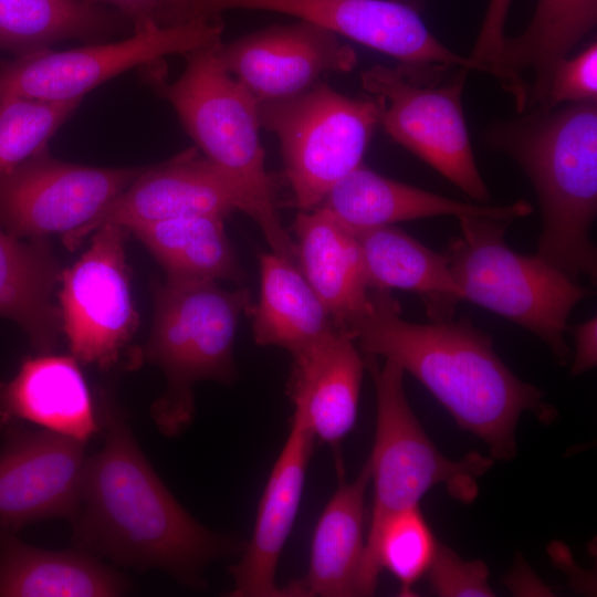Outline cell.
I'll use <instances>...</instances> for the list:
<instances>
[{
    "instance_id": "cell-1",
    "label": "cell",
    "mask_w": 597,
    "mask_h": 597,
    "mask_svg": "<svg viewBox=\"0 0 597 597\" xmlns=\"http://www.w3.org/2000/svg\"><path fill=\"white\" fill-rule=\"evenodd\" d=\"M364 355L384 357L417 378L457 425L481 439L493 460H512L521 415L545 425L557 410L499 357L492 338L467 317L412 323L391 291L369 289L363 312L344 332Z\"/></svg>"
},
{
    "instance_id": "cell-10",
    "label": "cell",
    "mask_w": 597,
    "mask_h": 597,
    "mask_svg": "<svg viewBox=\"0 0 597 597\" xmlns=\"http://www.w3.org/2000/svg\"><path fill=\"white\" fill-rule=\"evenodd\" d=\"M222 31L219 17L174 27L149 22L119 41L14 56L0 62V100H82L93 88L133 67L156 66L168 55L185 56L221 41Z\"/></svg>"
},
{
    "instance_id": "cell-3",
    "label": "cell",
    "mask_w": 597,
    "mask_h": 597,
    "mask_svg": "<svg viewBox=\"0 0 597 597\" xmlns=\"http://www.w3.org/2000/svg\"><path fill=\"white\" fill-rule=\"evenodd\" d=\"M488 139L530 178L541 208L537 255L573 281L597 275L590 229L597 213V106L534 108L495 126Z\"/></svg>"
},
{
    "instance_id": "cell-4",
    "label": "cell",
    "mask_w": 597,
    "mask_h": 597,
    "mask_svg": "<svg viewBox=\"0 0 597 597\" xmlns=\"http://www.w3.org/2000/svg\"><path fill=\"white\" fill-rule=\"evenodd\" d=\"M221 42L186 54L176 81L168 83L150 69L148 82L174 107L198 150L247 195L252 220L272 252L296 262V244L281 222L274 181L265 168L259 103L221 64Z\"/></svg>"
},
{
    "instance_id": "cell-31",
    "label": "cell",
    "mask_w": 597,
    "mask_h": 597,
    "mask_svg": "<svg viewBox=\"0 0 597 597\" xmlns=\"http://www.w3.org/2000/svg\"><path fill=\"white\" fill-rule=\"evenodd\" d=\"M81 102L24 97L0 100V174L48 147L49 140Z\"/></svg>"
},
{
    "instance_id": "cell-25",
    "label": "cell",
    "mask_w": 597,
    "mask_h": 597,
    "mask_svg": "<svg viewBox=\"0 0 597 597\" xmlns=\"http://www.w3.org/2000/svg\"><path fill=\"white\" fill-rule=\"evenodd\" d=\"M259 264L260 295L250 313L258 345L284 348L294 358L338 332L296 262L271 251L260 254Z\"/></svg>"
},
{
    "instance_id": "cell-28",
    "label": "cell",
    "mask_w": 597,
    "mask_h": 597,
    "mask_svg": "<svg viewBox=\"0 0 597 597\" xmlns=\"http://www.w3.org/2000/svg\"><path fill=\"white\" fill-rule=\"evenodd\" d=\"M133 32L119 11L86 0H0V51L14 56L67 40L102 43Z\"/></svg>"
},
{
    "instance_id": "cell-2",
    "label": "cell",
    "mask_w": 597,
    "mask_h": 597,
    "mask_svg": "<svg viewBox=\"0 0 597 597\" xmlns=\"http://www.w3.org/2000/svg\"><path fill=\"white\" fill-rule=\"evenodd\" d=\"M105 443L86 460L74 541L92 555L135 568H159L195 588L216 559L245 543L202 526L172 496L139 449L126 416L100 396Z\"/></svg>"
},
{
    "instance_id": "cell-24",
    "label": "cell",
    "mask_w": 597,
    "mask_h": 597,
    "mask_svg": "<svg viewBox=\"0 0 597 597\" xmlns=\"http://www.w3.org/2000/svg\"><path fill=\"white\" fill-rule=\"evenodd\" d=\"M350 230L362 254L369 289H396L417 294L431 321L454 317L463 294L444 253L431 250L391 224Z\"/></svg>"
},
{
    "instance_id": "cell-13",
    "label": "cell",
    "mask_w": 597,
    "mask_h": 597,
    "mask_svg": "<svg viewBox=\"0 0 597 597\" xmlns=\"http://www.w3.org/2000/svg\"><path fill=\"white\" fill-rule=\"evenodd\" d=\"M145 167L85 166L45 147L0 174V224L19 239L65 235L94 219Z\"/></svg>"
},
{
    "instance_id": "cell-29",
    "label": "cell",
    "mask_w": 597,
    "mask_h": 597,
    "mask_svg": "<svg viewBox=\"0 0 597 597\" xmlns=\"http://www.w3.org/2000/svg\"><path fill=\"white\" fill-rule=\"evenodd\" d=\"M222 217L192 216L137 222L125 227L166 272V279L192 282L247 280Z\"/></svg>"
},
{
    "instance_id": "cell-27",
    "label": "cell",
    "mask_w": 597,
    "mask_h": 597,
    "mask_svg": "<svg viewBox=\"0 0 597 597\" xmlns=\"http://www.w3.org/2000/svg\"><path fill=\"white\" fill-rule=\"evenodd\" d=\"M127 583L85 551H49L0 531V597H106Z\"/></svg>"
},
{
    "instance_id": "cell-35",
    "label": "cell",
    "mask_w": 597,
    "mask_h": 597,
    "mask_svg": "<svg viewBox=\"0 0 597 597\" xmlns=\"http://www.w3.org/2000/svg\"><path fill=\"white\" fill-rule=\"evenodd\" d=\"M572 333L575 338V356L570 375L578 376L590 370L597 364V317L594 315L574 326Z\"/></svg>"
},
{
    "instance_id": "cell-5",
    "label": "cell",
    "mask_w": 597,
    "mask_h": 597,
    "mask_svg": "<svg viewBox=\"0 0 597 597\" xmlns=\"http://www.w3.org/2000/svg\"><path fill=\"white\" fill-rule=\"evenodd\" d=\"M253 305L249 289L227 290L216 282L166 279L154 287L153 325L139 360L155 364L166 378V390L150 409L161 433L175 437L191 423L197 383L235 380L238 324Z\"/></svg>"
},
{
    "instance_id": "cell-33",
    "label": "cell",
    "mask_w": 597,
    "mask_h": 597,
    "mask_svg": "<svg viewBox=\"0 0 597 597\" xmlns=\"http://www.w3.org/2000/svg\"><path fill=\"white\" fill-rule=\"evenodd\" d=\"M432 590L442 597H492L488 566L481 561H464L446 545L438 544L427 572Z\"/></svg>"
},
{
    "instance_id": "cell-21",
    "label": "cell",
    "mask_w": 597,
    "mask_h": 597,
    "mask_svg": "<svg viewBox=\"0 0 597 597\" xmlns=\"http://www.w3.org/2000/svg\"><path fill=\"white\" fill-rule=\"evenodd\" d=\"M364 369L360 350L341 331L293 358L289 395L314 439L336 446L353 429Z\"/></svg>"
},
{
    "instance_id": "cell-15",
    "label": "cell",
    "mask_w": 597,
    "mask_h": 597,
    "mask_svg": "<svg viewBox=\"0 0 597 597\" xmlns=\"http://www.w3.org/2000/svg\"><path fill=\"white\" fill-rule=\"evenodd\" d=\"M84 443L46 429L8 427L0 452V531L75 516L87 460Z\"/></svg>"
},
{
    "instance_id": "cell-34",
    "label": "cell",
    "mask_w": 597,
    "mask_h": 597,
    "mask_svg": "<svg viewBox=\"0 0 597 597\" xmlns=\"http://www.w3.org/2000/svg\"><path fill=\"white\" fill-rule=\"evenodd\" d=\"M511 0H490L480 33L469 57L481 72L498 75L499 60L505 41L504 27Z\"/></svg>"
},
{
    "instance_id": "cell-18",
    "label": "cell",
    "mask_w": 597,
    "mask_h": 597,
    "mask_svg": "<svg viewBox=\"0 0 597 597\" xmlns=\"http://www.w3.org/2000/svg\"><path fill=\"white\" fill-rule=\"evenodd\" d=\"M18 419L82 442L100 431V409L72 355L29 357L0 383V427Z\"/></svg>"
},
{
    "instance_id": "cell-12",
    "label": "cell",
    "mask_w": 597,
    "mask_h": 597,
    "mask_svg": "<svg viewBox=\"0 0 597 597\" xmlns=\"http://www.w3.org/2000/svg\"><path fill=\"white\" fill-rule=\"evenodd\" d=\"M92 233L88 249L62 271L59 306L71 355L109 369L138 327L125 255L129 231L105 223Z\"/></svg>"
},
{
    "instance_id": "cell-6",
    "label": "cell",
    "mask_w": 597,
    "mask_h": 597,
    "mask_svg": "<svg viewBox=\"0 0 597 597\" xmlns=\"http://www.w3.org/2000/svg\"><path fill=\"white\" fill-rule=\"evenodd\" d=\"M460 235L443 252L463 301L496 313L545 343L561 365L570 348L567 322L591 292L537 254L525 255L505 242L511 221L461 217Z\"/></svg>"
},
{
    "instance_id": "cell-32",
    "label": "cell",
    "mask_w": 597,
    "mask_h": 597,
    "mask_svg": "<svg viewBox=\"0 0 597 597\" xmlns=\"http://www.w3.org/2000/svg\"><path fill=\"white\" fill-rule=\"evenodd\" d=\"M597 98V45L590 43L572 59H562L553 67L540 109H553L562 103H588Z\"/></svg>"
},
{
    "instance_id": "cell-16",
    "label": "cell",
    "mask_w": 597,
    "mask_h": 597,
    "mask_svg": "<svg viewBox=\"0 0 597 597\" xmlns=\"http://www.w3.org/2000/svg\"><path fill=\"white\" fill-rule=\"evenodd\" d=\"M217 53L258 103L296 96L321 76L349 72L357 64L356 52L341 36L301 20L221 42Z\"/></svg>"
},
{
    "instance_id": "cell-7",
    "label": "cell",
    "mask_w": 597,
    "mask_h": 597,
    "mask_svg": "<svg viewBox=\"0 0 597 597\" xmlns=\"http://www.w3.org/2000/svg\"><path fill=\"white\" fill-rule=\"evenodd\" d=\"M384 105L380 96L352 98L322 82L296 96L259 103L261 127L280 140L300 211L321 206L333 186L362 165Z\"/></svg>"
},
{
    "instance_id": "cell-17",
    "label": "cell",
    "mask_w": 597,
    "mask_h": 597,
    "mask_svg": "<svg viewBox=\"0 0 597 597\" xmlns=\"http://www.w3.org/2000/svg\"><path fill=\"white\" fill-rule=\"evenodd\" d=\"M314 437L301 412L294 409L291 430L262 493L252 537L242 557L229 568L231 597H292L289 585L280 587L276 567L295 522Z\"/></svg>"
},
{
    "instance_id": "cell-30",
    "label": "cell",
    "mask_w": 597,
    "mask_h": 597,
    "mask_svg": "<svg viewBox=\"0 0 597 597\" xmlns=\"http://www.w3.org/2000/svg\"><path fill=\"white\" fill-rule=\"evenodd\" d=\"M438 544L418 505L381 519L365 540V596L374 595L383 569L398 580L400 596H415L413 586L427 574Z\"/></svg>"
},
{
    "instance_id": "cell-8",
    "label": "cell",
    "mask_w": 597,
    "mask_h": 597,
    "mask_svg": "<svg viewBox=\"0 0 597 597\" xmlns=\"http://www.w3.org/2000/svg\"><path fill=\"white\" fill-rule=\"evenodd\" d=\"M376 391L377 417L371 454L366 462L374 500L369 527L385 516L417 506L430 489L443 484L463 503L479 493L478 480L494 460L475 451L460 460L446 458L429 439L413 413L404 389L405 371L396 363L364 355Z\"/></svg>"
},
{
    "instance_id": "cell-19",
    "label": "cell",
    "mask_w": 597,
    "mask_h": 597,
    "mask_svg": "<svg viewBox=\"0 0 597 597\" xmlns=\"http://www.w3.org/2000/svg\"><path fill=\"white\" fill-rule=\"evenodd\" d=\"M321 207L349 228L389 226L439 216L457 219L482 217L512 222L533 211L525 200L505 206L459 201L389 179L363 164L333 186Z\"/></svg>"
},
{
    "instance_id": "cell-26",
    "label": "cell",
    "mask_w": 597,
    "mask_h": 597,
    "mask_svg": "<svg viewBox=\"0 0 597 597\" xmlns=\"http://www.w3.org/2000/svg\"><path fill=\"white\" fill-rule=\"evenodd\" d=\"M62 270L46 238L22 242L0 224V316L17 323L40 353H52L62 329L52 293Z\"/></svg>"
},
{
    "instance_id": "cell-9",
    "label": "cell",
    "mask_w": 597,
    "mask_h": 597,
    "mask_svg": "<svg viewBox=\"0 0 597 597\" xmlns=\"http://www.w3.org/2000/svg\"><path fill=\"white\" fill-rule=\"evenodd\" d=\"M232 9L263 10L298 18L379 51L416 78L439 76L470 60L443 45L418 12L398 0H159L153 21L174 27L218 18Z\"/></svg>"
},
{
    "instance_id": "cell-37",
    "label": "cell",
    "mask_w": 597,
    "mask_h": 597,
    "mask_svg": "<svg viewBox=\"0 0 597 597\" xmlns=\"http://www.w3.org/2000/svg\"><path fill=\"white\" fill-rule=\"evenodd\" d=\"M398 1H404V0H398Z\"/></svg>"
},
{
    "instance_id": "cell-20",
    "label": "cell",
    "mask_w": 597,
    "mask_h": 597,
    "mask_svg": "<svg viewBox=\"0 0 597 597\" xmlns=\"http://www.w3.org/2000/svg\"><path fill=\"white\" fill-rule=\"evenodd\" d=\"M596 22L597 0H540L527 28L505 39L498 80L519 112L541 105L553 67Z\"/></svg>"
},
{
    "instance_id": "cell-14",
    "label": "cell",
    "mask_w": 597,
    "mask_h": 597,
    "mask_svg": "<svg viewBox=\"0 0 597 597\" xmlns=\"http://www.w3.org/2000/svg\"><path fill=\"white\" fill-rule=\"evenodd\" d=\"M241 211L253 219L251 201L240 187L209 161L197 147L170 159L146 166L140 175L84 227L63 235L75 249L105 223L127 227L163 219L218 216Z\"/></svg>"
},
{
    "instance_id": "cell-36",
    "label": "cell",
    "mask_w": 597,
    "mask_h": 597,
    "mask_svg": "<svg viewBox=\"0 0 597 597\" xmlns=\"http://www.w3.org/2000/svg\"><path fill=\"white\" fill-rule=\"evenodd\" d=\"M94 4L113 8L125 15L133 24L134 31L144 28L151 21L159 0H86Z\"/></svg>"
},
{
    "instance_id": "cell-11",
    "label": "cell",
    "mask_w": 597,
    "mask_h": 597,
    "mask_svg": "<svg viewBox=\"0 0 597 597\" xmlns=\"http://www.w3.org/2000/svg\"><path fill=\"white\" fill-rule=\"evenodd\" d=\"M469 69L448 84L418 82L398 66L375 65L360 74L363 88L383 97L380 123L398 144L418 156L478 203L491 197L474 160L461 95Z\"/></svg>"
},
{
    "instance_id": "cell-22",
    "label": "cell",
    "mask_w": 597,
    "mask_h": 597,
    "mask_svg": "<svg viewBox=\"0 0 597 597\" xmlns=\"http://www.w3.org/2000/svg\"><path fill=\"white\" fill-rule=\"evenodd\" d=\"M292 230L297 266L344 333L363 312L369 292L350 228L320 206L300 211Z\"/></svg>"
},
{
    "instance_id": "cell-23",
    "label": "cell",
    "mask_w": 597,
    "mask_h": 597,
    "mask_svg": "<svg viewBox=\"0 0 597 597\" xmlns=\"http://www.w3.org/2000/svg\"><path fill=\"white\" fill-rule=\"evenodd\" d=\"M369 470L364 464L352 482L342 481L315 526L304 579L291 583L296 597L365 596V492Z\"/></svg>"
}]
</instances>
